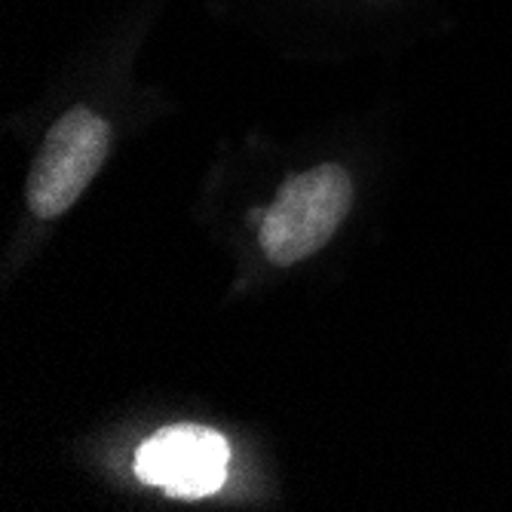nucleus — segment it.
<instances>
[{
    "mask_svg": "<svg viewBox=\"0 0 512 512\" xmlns=\"http://www.w3.org/2000/svg\"><path fill=\"white\" fill-rule=\"evenodd\" d=\"M353 203V184L335 163L295 175L264 212L261 249L276 267H292L332 240Z\"/></svg>",
    "mask_w": 512,
    "mask_h": 512,
    "instance_id": "nucleus-1",
    "label": "nucleus"
},
{
    "mask_svg": "<svg viewBox=\"0 0 512 512\" xmlns=\"http://www.w3.org/2000/svg\"><path fill=\"white\" fill-rule=\"evenodd\" d=\"M111 126L89 108H71L46 132L28 175V206L37 218L68 212L108 157Z\"/></svg>",
    "mask_w": 512,
    "mask_h": 512,
    "instance_id": "nucleus-2",
    "label": "nucleus"
},
{
    "mask_svg": "<svg viewBox=\"0 0 512 512\" xmlns=\"http://www.w3.org/2000/svg\"><path fill=\"white\" fill-rule=\"evenodd\" d=\"M227 439L209 427L178 424L151 436L135 457L142 482L163 488L172 497H206L224 485Z\"/></svg>",
    "mask_w": 512,
    "mask_h": 512,
    "instance_id": "nucleus-3",
    "label": "nucleus"
}]
</instances>
